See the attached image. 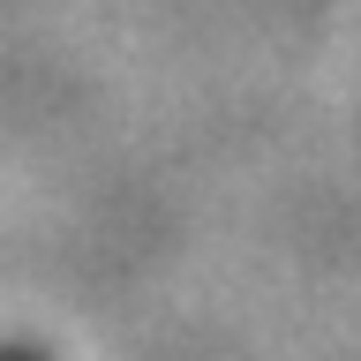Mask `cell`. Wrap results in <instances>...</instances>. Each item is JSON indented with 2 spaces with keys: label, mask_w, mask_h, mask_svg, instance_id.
Returning <instances> with one entry per match:
<instances>
[{
  "label": "cell",
  "mask_w": 361,
  "mask_h": 361,
  "mask_svg": "<svg viewBox=\"0 0 361 361\" xmlns=\"http://www.w3.org/2000/svg\"><path fill=\"white\" fill-rule=\"evenodd\" d=\"M0 361H38V354H30V346H0Z\"/></svg>",
  "instance_id": "obj_1"
}]
</instances>
